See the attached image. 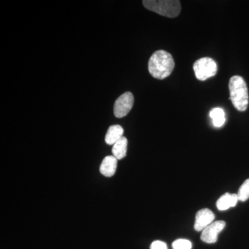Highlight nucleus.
I'll list each match as a JSON object with an SVG mask.
<instances>
[{
	"label": "nucleus",
	"mask_w": 249,
	"mask_h": 249,
	"mask_svg": "<svg viewBox=\"0 0 249 249\" xmlns=\"http://www.w3.org/2000/svg\"><path fill=\"white\" fill-rule=\"evenodd\" d=\"M175 61L171 54L163 50L155 52L148 62V70L153 78L163 80L171 74Z\"/></svg>",
	"instance_id": "nucleus-1"
},
{
	"label": "nucleus",
	"mask_w": 249,
	"mask_h": 249,
	"mask_svg": "<svg viewBox=\"0 0 249 249\" xmlns=\"http://www.w3.org/2000/svg\"><path fill=\"white\" fill-rule=\"evenodd\" d=\"M229 87L230 99L234 107L238 111H245L249 105L248 88L245 80L241 76H232Z\"/></svg>",
	"instance_id": "nucleus-2"
},
{
	"label": "nucleus",
	"mask_w": 249,
	"mask_h": 249,
	"mask_svg": "<svg viewBox=\"0 0 249 249\" xmlns=\"http://www.w3.org/2000/svg\"><path fill=\"white\" fill-rule=\"evenodd\" d=\"M142 4L147 10L164 17L176 18L181 12V3L178 0H144Z\"/></svg>",
	"instance_id": "nucleus-3"
},
{
	"label": "nucleus",
	"mask_w": 249,
	"mask_h": 249,
	"mask_svg": "<svg viewBox=\"0 0 249 249\" xmlns=\"http://www.w3.org/2000/svg\"><path fill=\"white\" fill-rule=\"evenodd\" d=\"M193 70L198 80L204 81L215 76L217 65L213 59L206 57L196 60L193 65Z\"/></svg>",
	"instance_id": "nucleus-4"
},
{
	"label": "nucleus",
	"mask_w": 249,
	"mask_h": 249,
	"mask_svg": "<svg viewBox=\"0 0 249 249\" xmlns=\"http://www.w3.org/2000/svg\"><path fill=\"white\" fill-rule=\"evenodd\" d=\"M134 98L132 93L127 91L116 99L114 106V113L116 118L127 116L133 107Z\"/></svg>",
	"instance_id": "nucleus-5"
},
{
	"label": "nucleus",
	"mask_w": 249,
	"mask_h": 249,
	"mask_svg": "<svg viewBox=\"0 0 249 249\" xmlns=\"http://www.w3.org/2000/svg\"><path fill=\"white\" fill-rule=\"evenodd\" d=\"M226 227L224 221H216L206 228L201 235V240L208 244H213L217 242L218 235Z\"/></svg>",
	"instance_id": "nucleus-6"
},
{
	"label": "nucleus",
	"mask_w": 249,
	"mask_h": 249,
	"mask_svg": "<svg viewBox=\"0 0 249 249\" xmlns=\"http://www.w3.org/2000/svg\"><path fill=\"white\" fill-rule=\"evenodd\" d=\"M215 216L211 210L203 209L196 213L194 229L196 231H203L206 227L214 222Z\"/></svg>",
	"instance_id": "nucleus-7"
},
{
	"label": "nucleus",
	"mask_w": 249,
	"mask_h": 249,
	"mask_svg": "<svg viewBox=\"0 0 249 249\" xmlns=\"http://www.w3.org/2000/svg\"><path fill=\"white\" fill-rule=\"evenodd\" d=\"M117 161L118 160L114 156L105 157L100 166V172L106 178L114 176L117 168Z\"/></svg>",
	"instance_id": "nucleus-8"
},
{
	"label": "nucleus",
	"mask_w": 249,
	"mask_h": 249,
	"mask_svg": "<svg viewBox=\"0 0 249 249\" xmlns=\"http://www.w3.org/2000/svg\"><path fill=\"white\" fill-rule=\"evenodd\" d=\"M238 201V196L237 194L226 193L219 197L216 203V206L219 211H227L231 208L235 207Z\"/></svg>",
	"instance_id": "nucleus-9"
},
{
	"label": "nucleus",
	"mask_w": 249,
	"mask_h": 249,
	"mask_svg": "<svg viewBox=\"0 0 249 249\" xmlns=\"http://www.w3.org/2000/svg\"><path fill=\"white\" fill-rule=\"evenodd\" d=\"M124 128L119 124L111 125L106 135V142L108 145H114L124 137Z\"/></svg>",
	"instance_id": "nucleus-10"
},
{
	"label": "nucleus",
	"mask_w": 249,
	"mask_h": 249,
	"mask_svg": "<svg viewBox=\"0 0 249 249\" xmlns=\"http://www.w3.org/2000/svg\"><path fill=\"white\" fill-rule=\"evenodd\" d=\"M127 148V139L124 137L119 139L115 144L113 145L112 153L113 156L117 160H123L126 157Z\"/></svg>",
	"instance_id": "nucleus-11"
},
{
	"label": "nucleus",
	"mask_w": 249,
	"mask_h": 249,
	"mask_svg": "<svg viewBox=\"0 0 249 249\" xmlns=\"http://www.w3.org/2000/svg\"><path fill=\"white\" fill-rule=\"evenodd\" d=\"M209 116L212 119L214 127H221L225 124V112L222 108H213L210 111Z\"/></svg>",
	"instance_id": "nucleus-12"
},
{
	"label": "nucleus",
	"mask_w": 249,
	"mask_h": 249,
	"mask_svg": "<svg viewBox=\"0 0 249 249\" xmlns=\"http://www.w3.org/2000/svg\"><path fill=\"white\" fill-rule=\"evenodd\" d=\"M239 201H245L249 199V178L241 186L237 193Z\"/></svg>",
	"instance_id": "nucleus-13"
},
{
	"label": "nucleus",
	"mask_w": 249,
	"mask_h": 249,
	"mask_svg": "<svg viewBox=\"0 0 249 249\" xmlns=\"http://www.w3.org/2000/svg\"><path fill=\"white\" fill-rule=\"evenodd\" d=\"M173 249H191L192 243L191 241L185 239H178L173 243Z\"/></svg>",
	"instance_id": "nucleus-14"
},
{
	"label": "nucleus",
	"mask_w": 249,
	"mask_h": 249,
	"mask_svg": "<svg viewBox=\"0 0 249 249\" xmlns=\"http://www.w3.org/2000/svg\"><path fill=\"white\" fill-rule=\"evenodd\" d=\"M150 249H168L166 244L161 241L157 240L152 242Z\"/></svg>",
	"instance_id": "nucleus-15"
}]
</instances>
